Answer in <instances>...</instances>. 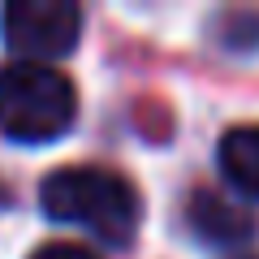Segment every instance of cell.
Segmentation results:
<instances>
[{
	"label": "cell",
	"mask_w": 259,
	"mask_h": 259,
	"mask_svg": "<svg viewBox=\"0 0 259 259\" xmlns=\"http://www.w3.org/2000/svg\"><path fill=\"white\" fill-rule=\"evenodd\" d=\"M0 35L18 52V61L52 65L69 56L82 35V9L74 0H13L0 9Z\"/></svg>",
	"instance_id": "cell-3"
},
{
	"label": "cell",
	"mask_w": 259,
	"mask_h": 259,
	"mask_svg": "<svg viewBox=\"0 0 259 259\" xmlns=\"http://www.w3.org/2000/svg\"><path fill=\"white\" fill-rule=\"evenodd\" d=\"M78 117L74 82L39 61L0 65V130L13 143H52Z\"/></svg>",
	"instance_id": "cell-2"
},
{
	"label": "cell",
	"mask_w": 259,
	"mask_h": 259,
	"mask_svg": "<svg viewBox=\"0 0 259 259\" xmlns=\"http://www.w3.org/2000/svg\"><path fill=\"white\" fill-rule=\"evenodd\" d=\"M30 259H95L87 246H78V242H48V246H39Z\"/></svg>",
	"instance_id": "cell-6"
},
{
	"label": "cell",
	"mask_w": 259,
	"mask_h": 259,
	"mask_svg": "<svg viewBox=\"0 0 259 259\" xmlns=\"http://www.w3.org/2000/svg\"><path fill=\"white\" fill-rule=\"evenodd\" d=\"M186 216H190V229L207 242H238L255 229L246 212H238L233 203H225L221 194H212V190H194Z\"/></svg>",
	"instance_id": "cell-4"
},
{
	"label": "cell",
	"mask_w": 259,
	"mask_h": 259,
	"mask_svg": "<svg viewBox=\"0 0 259 259\" xmlns=\"http://www.w3.org/2000/svg\"><path fill=\"white\" fill-rule=\"evenodd\" d=\"M39 207L52 221L82 225L108 246H125L143 221L139 190L112 168L78 164V168H56L39 186Z\"/></svg>",
	"instance_id": "cell-1"
},
{
	"label": "cell",
	"mask_w": 259,
	"mask_h": 259,
	"mask_svg": "<svg viewBox=\"0 0 259 259\" xmlns=\"http://www.w3.org/2000/svg\"><path fill=\"white\" fill-rule=\"evenodd\" d=\"M221 173L229 177V186H238L242 194L259 199V125H238L221 139Z\"/></svg>",
	"instance_id": "cell-5"
}]
</instances>
